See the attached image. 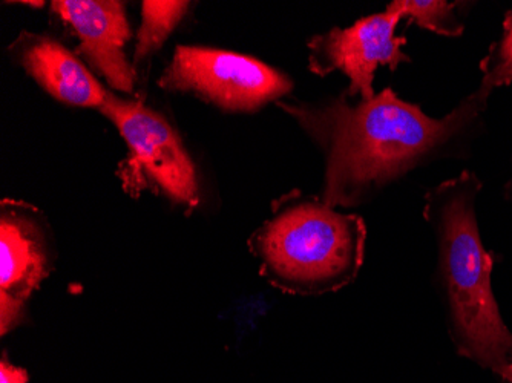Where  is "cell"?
<instances>
[{"label":"cell","instance_id":"5b68a950","mask_svg":"<svg viewBox=\"0 0 512 383\" xmlns=\"http://www.w3.org/2000/svg\"><path fill=\"white\" fill-rule=\"evenodd\" d=\"M168 92H189L226 112L252 114L287 99L293 80L273 66L234 51L177 46L158 80Z\"/></svg>","mask_w":512,"mask_h":383},{"label":"cell","instance_id":"277c9868","mask_svg":"<svg viewBox=\"0 0 512 383\" xmlns=\"http://www.w3.org/2000/svg\"><path fill=\"white\" fill-rule=\"evenodd\" d=\"M125 140V158L117 178L131 198L145 192L163 195L191 212L200 203V186L191 155L177 129L142 100L120 99L108 91L99 108Z\"/></svg>","mask_w":512,"mask_h":383},{"label":"cell","instance_id":"6da1fadb","mask_svg":"<svg viewBox=\"0 0 512 383\" xmlns=\"http://www.w3.org/2000/svg\"><path fill=\"white\" fill-rule=\"evenodd\" d=\"M493 91L479 85L450 114L433 118L385 88L371 100L338 97L276 103L324 158L322 201L335 209L370 203L421 167L462 155Z\"/></svg>","mask_w":512,"mask_h":383},{"label":"cell","instance_id":"52a82bcc","mask_svg":"<svg viewBox=\"0 0 512 383\" xmlns=\"http://www.w3.org/2000/svg\"><path fill=\"white\" fill-rule=\"evenodd\" d=\"M45 215L25 201L0 203V333L22 322L28 299L53 267Z\"/></svg>","mask_w":512,"mask_h":383},{"label":"cell","instance_id":"7a4b0ae2","mask_svg":"<svg viewBox=\"0 0 512 383\" xmlns=\"http://www.w3.org/2000/svg\"><path fill=\"white\" fill-rule=\"evenodd\" d=\"M480 190L479 177L463 171L428 190L424 218L436 239L437 289L457 354L512 383V331L491 285L494 261L477 223Z\"/></svg>","mask_w":512,"mask_h":383},{"label":"cell","instance_id":"5bb4252c","mask_svg":"<svg viewBox=\"0 0 512 383\" xmlns=\"http://www.w3.org/2000/svg\"><path fill=\"white\" fill-rule=\"evenodd\" d=\"M505 197L508 198V200H512V178L508 181V183H506Z\"/></svg>","mask_w":512,"mask_h":383},{"label":"cell","instance_id":"8fae6325","mask_svg":"<svg viewBox=\"0 0 512 383\" xmlns=\"http://www.w3.org/2000/svg\"><path fill=\"white\" fill-rule=\"evenodd\" d=\"M393 7L399 11L402 20L410 25L431 31L439 36L457 37L465 31L459 10L462 2L445 0H394Z\"/></svg>","mask_w":512,"mask_h":383},{"label":"cell","instance_id":"ba28073f","mask_svg":"<svg viewBox=\"0 0 512 383\" xmlns=\"http://www.w3.org/2000/svg\"><path fill=\"white\" fill-rule=\"evenodd\" d=\"M51 10L79 39L77 54L115 91L134 92V66L126 57L131 39L125 5L117 0H54Z\"/></svg>","mask_w":512,"mask_h":383},{"label":"cell","instance_id":"7c38bea8","mask_svg":"<svg viewBox=\"0 0 512 383\" xmlns=\"http://www.w3.org/2000/svg\"><path fill=\"white\" fill-rule=\"evenodd\" d=\"M480 71V85L490 91L512 85V10L503 19L499 39L488 48V53L480 62Z\"/></svg>","mask_w":512,"mask_h":383},{"label":"cell","instance_id":"4fadbf2b","mask_svg":"<svg viewBox=\"0 0 512 383\" xmlns=\"http://www.w3.org/2000/svg\"><path fill=\"white\" fill-rule=\"evenodd\" d=\"M0 383H28L27 371L14 367L4 357L0 362Z\"/></svg>","mask_w":512,"mask_h":383},{"label":"cell","instance_id":"3957f363","mask_svg":"<svg viewBox=\"0 0 512 383\" xmlns=\"http://www.w3.org/2000/svg\"><path fill=\"white\" fill-rule=\"evenodd\" d=\"M247 244L260 275L279 292L321 296L358 278L367 226L359 215L295 189L273 201L270 217Z\"/></svg>","mask_w":512,"mask_h":383},{"label":"cell","instance_id":"30bf717a","mask_svg":"<svg viewBox=\"0 0 512 383\" xmlns=\"http://www.w3.org/2000/svg\"><path fill=\"white\" fill-rule=\"evenodd\" d=\"M191 4L189 2H163L146 0L142 4V23L138 28L132 66L140 68L161 46L165 45L175 28L180 25Z\"/></svg>","mask_w":512,"mask_h":383},{"label":"cell","instance_id":"8992f818","mask_svg":"<svg viewBox=\"0 0 512 383\" xmlns=\"http://www.w3.org/2000/svg\"><path fill=\"white\" fill-rule=\"evenodd\" d=\"M402 17L388 4L382 13L356 20L352 27L332 28L313 36L307 43L309 69L319 77L333 73L348 79L345 94L350 99L371 100L375 97V74L385 66L396 71L411 59L404 51L407 39L396 36Z\"/></svg>","mask_w":512,"mask_h":383},{"label":"cell","instance_id":"9c48e42d","mask_svg":"<svg viewBox=\"0 0 512 383\" xmlns=\"http://www.w3.org/2000/svg\"><path fill=\"white\" fill-rule=\"evenodd\" d=\"M10 53L28 76L57 102L94 109L105 103L108 91L82 60L57 40L22 31L11 43Z\"/></svg>","mask_w":512,"mask_h":383}]
</instances>
